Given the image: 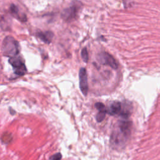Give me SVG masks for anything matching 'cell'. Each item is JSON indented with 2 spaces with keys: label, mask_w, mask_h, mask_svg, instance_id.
Wrapping results in <instances>:
<instances>
[{
  "label": "cell",
  "mask_w": 160,
  "mask_h": 160,
  "mask_svg": "<svg viewBox=\"0 0 160 160\" xmlns=\"http://www.w3.org/2000/svg\"><path fill=\"white\" fill-rule=\"evenodd\" d=\"M132 123L129 121L123 119L118 121L110 138V144L114 149L124 146L131 134Z\"/></svg>",
  "instance_id": "cell-1"
},
{
  "label": "cell",
  "mask_w": 160,
  "mask_h": 160,
  "mask_svg": "<svg viewBox=\"0 0 160 160\" xmlns=\"http://www.w3.org/2000/svg\"><path fill=\"white\" fill-rule=\"evenodd\" d=\"M2 51L5 56L9 58L14 57L19 53V44L14 38L7 36L2 41Z\"/></svg>",
  "instance_id": "cell-2"
},
{
  "label": "cell",
  "mask_w": 160,
  "mask_h": 160,
  "mask_svg": "<svg viewBox=\"0 0 160 160\" xmlns=\"http://www.w3.org/2000/svg\"><path fill=\"white\" fill-rule=\"evenodd\" d=\"M81 3L78 1L74 2L69 8L64 9L61 13L62 18L68 22H70L76 19L80 9Z\"/></svg>",
  "instance_id": "cell-3"
},
{
  "label": "cell",
  "mask_w": 160,
  "mask_h": 160,
  "mask_svg": "<svg viewBox=\"0 0 160 160\" xmlns=\"http://www.w3.org/2000/svg\"><path fill=\"white\" fill-rule=\"evenodd\" d=\"M9 62L12 66L14 73L18 76H23L26 72V68L21 58L17 56L10 58Z\"/></svg>",
  "instance_id": "cell-4"
},
{
  "label": "cell",
  "mask_w": 160,
  "mask_h": 160,
  "mask_svg": "<svg viewBox=\"0 0 160 160\" xmlns=\"http://www.w3.org/2000/svg\"><path fill=\"white\" fill-rule=\"evenodd\" d=\"M97 59L99 62L103 65H108L114 69H116L118 67V63L114 58L106 52H101L98 54Z\"/></svg>",
  "instance_id": "cell-5"
},
{
  "label": "cell",
  "mask_w": 160,
  "mask_h": 160,
  "mask_svg": "<svg viewBox=\"0 0 160 160\" xmlns=\"http://www.w3.org/2000/svg\"><path fill=\"white\" fill-rule=\"evenodd\" d=\"M79 88L84 96H86L88 92V82L86 69L84 68H81L79 72Z\"/></svg>",
  "instance_id": "cell-6"
},
{
  "label": "cell",
  "mask_w": 160,
  "mask_h": 160,
  "mask_svg": "<svg viewBox=\"0 0 160 160\" xmlns=\"http://www.w3.org/2000/svg\"><path fill=\"white\" fill-rule=\"evenodd\" d=\"M132 106L129 102H124L121 104V109L119 115L123 119H128L131 114Z\"/></svg>",
  "instance_id": "cell-7"
},
{
  "label": "cell",
  "mask_w": 160,
  "mask_h": 160,
  "mask_svg": "<svg viewBox=\"0 0 160 160\" xmlns=\"http://www.w3.org/2000/svg\"><path fill=\"white\" fill-rule=\"evenodd\" d=\"M121 109V103L119 101H114L112 102L109 108L106 109V113L110 115L119 114Z\"/></svg>",
  "instance_id": "cell-8"
},
{
  "label": "cell",
  "mask_w": 160,
  "mask_h": 160,
  "mask_svg": "<svg viewBox=\"0 0 160 160\" xmlns=\"http://www.w3.org/2000/svg\"><path fill=\"white\" fill-rule=\"evenodd\" d=\"M37 36L40 38V39H41L42 41H44V42L49 44L51 42L54 34L51 31H45V32H39Z\"/></svg>",
  "instance_id": "cell-9"
},
{
  "label": "cell",
  "mask_w": 160,
  "mask_h": 160,
  "mask_svg": "<svg viewBox=\"0 0 160 160\" xmlns=\"http://www.w3.org/2000/svg\"><path fill=\"white\" fill-rule=\"evenodd\" d=\"M10 11L11 14H12L13 16H14L16 18L19 19L20 21H25L26 20V17L24 14H22L20 12L19 10L18 9V7L16 6L14 4H12L11 8H10Z\"/></svg>",
  "instance_id": "cell-10"
},
{
  "label": "cell",
  "mask_w": 160,
  "mask_h": 160,
  "mask_svg": "<svg viewBox=\"0 0 160 160\" xmlns=\"http://www.w3.org/2000/svg\"><path fill=\"white\" fill-rule=\"evenodd\" d=\"M106 114V111H99V112L96 115V121L99 122H101L104 119Z\"/></svg>",
  "instance_id": "cell-11"
},
{
  "label": "cell",
  "mask_w": 160,
  "mask_h": 160,
  "mask_svg": "<svg viewBox=\"0 0 160 160\" xmlns=\"http://www.w3.org/2000/svg\"><path fill=\"white\" fill-rule=\"evenodd\" d=\"M81 58H82L83 61L85 62H87L88 61L89 56H88V52L87 49L86 48L82 49V50L81 51Z\"/></svg>",
  "instance_id": "cell-12"
},
{
  "label": "cell",
  "mask_w": 160,
  "mask_h": 160,
  "mask_svg": "<svg viewBox=\"0 0 160 160\" xmlns=\"http://www.w3.org/2000/svg\"><path fill=\"white\" fill-rule=\"evenodd\" d=\"M94 106L96 108V109H98L99 110V111H106V109L105 108V106L102 102H96Z\"/></svg>",
  "instance_id": "cell-13"
},
{
  "label": "cell",
  "mask_w": 160,
  "mask_h": 160,
  "mask_svg": "<svg viewBox=\"0 0 160 160\" xmlns=\"http://www.w3.org/2000/svg\"><path fill=\"white\" fill-rule=\"evenodd\" d=\"M62 155L60 152H58L55 154H53L49 158V160H61Z\"/></svg>",
  "instance_id": "cell-14"
}]
</instances>
